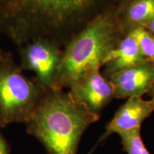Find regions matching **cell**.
I'll return each mask as SVG.
<instances>
[{
	"instance_id": "cell-1",
	"label": "cell",
	"mask_w": 154,
	"mask_h": 154,
	"mask_svg": "<svg viewBox=\"0 0 154 154\" xmlns=\"http://www.w3.org/2000/svg\"><path fill=\"white\" fill-rule=\"evenodd\" d=\"M101 0H0V33L17 47L39 38L69 43Z\"/></svg>"
},
{
	"instance_id": "cell-2",
	"label": "cell",
	"mask_w": 154,
	"mask_h": 154,
	"mask_svg": "<svg viewBox=\"0 0 154 154\" xmlns=\"http://www.w3.org/2000/svg\"><path fill=\"white\" fill-rule=\"evenodd\" d=\"M99 119L70 92L50 89L25 124L29 134L43 144L47 154H77L83 134Z\"/></svg>"
},
{
	"instance_id": "cell-3",
	"label": "cell",
	"mask_w": 154,
	"mask_h": 154,
	"mask_svg": "<svg viewBox=\"0 0 154 154\" xmlns=\"http://www.w3.org/2000/svg\"><path fill=\"white\" fill-rule=\"evenodd\" d=\"M115 26L107 14L96 15L75 35L63 51L53 89L69 88L94 69L114 47Z\"/></svg>"
},
{
	"instance_id": "cell-4",
	"label": "cell",
	"mask_w": 154,
	"mask_h": 154,
	"mask_svg": "<svg viewBox=\"0 0 154 154\" xmlns=\"http://www.w3.org/2000/svg\"><path fill=\"white\" fill-rule=\"evenodd\" d=\"M22 71L12 54L0 49V128L26 124L47 91Z\"/></svg>"
},
{
	"instance_id": "cell-5",
	"label": "cell",
	"mask_w": 154,
	"mask_h": 154,
	"mask_svg": "<svg viewBox=\"0 0 154 154\" xmlns=\"http://www.w3.org/2000/svg\"><path fill=\"white\" fill-rule=\"evenodd\" d=\"M19 66L35 74V80L46 91L52 89L63 51L56 42L46 38L33 40L19 47Z\"/></svg>"
},
{
	"instance_id": "cell-6",
	"label": "cell",
	"mask_w": 154,
	"mask_h": 154,
	"mask_svg": "<svg viewBox=\"0 0 154 154\" xmlns=\"http://www.w3.org/2000/svg\"><path fill=\"white\" fill-rule=\"evenodd\" d=\"M69 88V92L77 101L85 104L97 114L114 96L113 84L101 76L99 69L84 75Z\"/></svg>"
},
{
	"instance_id": "cell-7",
	"label": "cell",
	"mask_w": 154,
	"mask_h": 154,
	"mask_svg": "<svg viewBox=\"0 0 154 154\" xmlns=\"http://www.w3.org/2000/svg\"><path fill=\"white\" fill-rule=\"evenodd\" d=\"M153 111L151 101L141 96H131L119 108L113 118L106 125L105 131L97 140L94 150L113 134H121L134 128H140L143 121Z\"/></svg>"
},
{
	"instance_id": "cell-8",
	"label": "cell",
	"mask_w": 154,
	"mask_h": 154,
	"mask_svg": "<svg viewBox=\"0 0 154 154\" xmlns=\"http://www.w3.org/2000/svg\"><path fill=\"white\" fill-rule=\"evenodd\" d=\"M114 96L126 98L148 93L154 82V65L146 62L111 75Z\"/></svg>"
},
{
	"instance_id": "cell-9",
	"label": "cell",
	"mask_w": 154,
	"mask_h": 154,
	"mask_svg": "<svg viewBox=\"0 0 154 154\" xmlns=\"http://www.w3.org/2000/svg\"><path fill=\"white\" fill-rule=\"evenodd\" d=\"M149 62L140 52L136 39L130 33L116 47H113L106 54L101 63L106 65L107 71L111 75L131 67Z\"/></svg>"
},
{
	"instance_id": "cell-10",
	"label": "cell",
	"mask_w": 154,
	"mask_h": 154,
	"mask_svg": "<svg viewBox=\"0 0 154 154\" xmlns=\"http://www.w3.org/2000/svg\"><path fill=\"white\" fill-rule=\"evenodd\" d=\"M126 15L130 23L144 26L154 19V0H131Z\"/></svg>"
},
{
	"instance_id": "cell-11",
	"label": "cell",
	"mask_w": 154,
	"mask_h": 154,
	"mask_svg": "<svg viewBox=\"0 0 154 154\" xmlns=\"http://www.w3.org/2000/svg\"><path fill=\"white\" fill-rule=\"evenodd\" d=\"M124 150L128 154H150L140 136V128L119 134Z\"/></svg>"
},
{
	"instance_id": "cell-12",
	"label": "cell",
	"mask_w": 154,
	"mask_h": 154,
	"mask_svg": "<svg viewBox=\"0 0 154 154\" xmlns=\"http://www.w3.org/2000/svg\"><path fill=\"white\" fill-rule=\"evenodd\" d=\"M131 33L137 42L140 52L144 59L151 62L154 57V36L143 26L134 28Z\"/></svg>"
},
{
	"instance_id": "cell-13",
	"label": "cell",
	"mask_w": 154,
	"mask_h": 154,
	"mask_svg": "<svg viewBox=\"0 0 154 154\" xmlns=\"http://www.w3.org/2000/svg\"><path fill=\"white\" fill-rule=\"evenodd\" d=\"M0 154H10L9 146L0 132Z\"/></svg>"
},
{
	"instance_id": "cell-14",
	"label": "cell",
	"mask_w": 154,
	"mask_h": 154,
	"mask_svg": "<svg viewBox=\"0 0 154 154\" xmlns=\"http://www.w3.org/2000/svg\"><path fill=\"white\" fill-rule=\"evenodd\" d=\"M143 27L146 28L149 32H151V33L153 34L154 36V19H152L151 22L148 23L147 24H146L145 26H143Z\"/></svg>"
},
{
	"instance_id": "cell-15",
	"label": "cell",
	"mask_w": 154,
	"mask_h": 154,
	"mask_svg": "<svg viewBox=\"0 0 154 154\" xmlns=\"http://www.w3.org/2000/svg\"><path fill=\"white\" fill-rule=\"evenodd\" d=\"M148 94H149L150 96H151L152 97H154V82L153 84H152L151 87V88H150L149 91L148 92Z\"/></svg>"
},
{
	"instance_id": "cell-16",
	"label": "cell",
	"mask_w": 154,
	"mask_h": 154,
	"mask_svg": "<svg viewBox=\"0 0 154 154\" xmlns=\"http://www.w3.org/2000/svg\"><path fill=\"white\" fill-rule=\"evenodd\" d=\"M151 103L152 107H153V109L154 111V97H152V99L151 100Z\"/></svg>"
},
{
	"instance_id": "cell-17",
	"label": "cell",
	"mask_w": 154,
	"mask_h": 154,
	"mask_svg": "<svg viewBox=\"0 0 154 154\" xmlns=\"http://www.w3.org/2000/svg\"><path fill=\"white\" fill-rule=\"evenodd\" d=\"M151 63H153V64L154 65V57H153V60H152V61H151Z\"/></svg>"
}]
</instances>
